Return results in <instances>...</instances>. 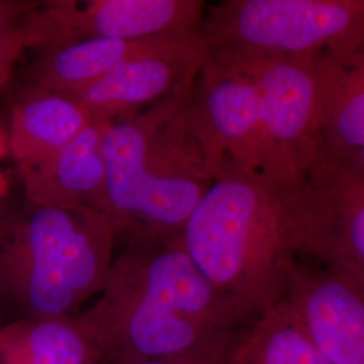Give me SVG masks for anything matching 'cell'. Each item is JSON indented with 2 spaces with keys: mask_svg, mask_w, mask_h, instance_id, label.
Returning <instances> with one entry per match:
<instances>
[{
  "mask_svg": "<svg viewBox=\"0 0 364 364\" xmlns=\"http://www.w3.org/2000/svg\"><path fill=\"white\" fill-rule=\"evenodd\" d=\"M189 122L209 164L220 159L302 181L320 156L313 58L209 48L189 99Z\"/></svg>",
  "mask_w": 364,
  "mask_h": 364,
  "instance_id": "obj_1",
  "label": "cell"
},
{
  "mask_svg": "<svg viewBox=\"0 0 364 364\" xmlns=\"http://www.w3.org/2000/svg\"><path fill=\"white\" fill-rule=\"evenodd\" d=\"M305 186L220 159L182 231L201 273L254 318L287 296Z\"/></svg>",
  "mask_w": 364,
  "mask_h": 364,
  "instance_id": "obj_2",
  "label": "cell"
},
{
  "mask_svg": "<svg viewBox=\"0 0 364 364\" xmlns=\"http://www.w3.org/2000/svg\"><path fill=\"white\" fill-rule=\"evenodd\" d=\"M87 309L105 346L103 362L195 351L235 333L254 317L209 282L182 245L127 243Z\"/></svg>",
  "mask_w": 364,
  "mask_h": 364,
  "instance_id": "obj_3",
  "label": "cell"
},
{
  "mask_svg": "<svg viewBox=\"0 0 364 364\" xmlns=\"http://www.w3.org/2000/svg\"><path fill=\"white\" fill-rule=\"evenodd\" d=\"M193 87L112 119L105 136L108 213L117 240L126 245L181 236L213 181V169L189 122Z\"/></svg>",
  "mask_w": 364,
  "mask_h": 364,
  "instance_id": "obj_4",
  "label": "cell"
},
{
  "mask_svg": "<svg viewBox=\"0 0 364 364\" xmlns=\"http://www.w3.org/2000/svg\"><path fill=\"white\" fill-rule=\"evenodd\" d=\"M117 242L105 212L26 200L0 219L1 324L80 312L102 293Z\"/></svg>",
  "mask_w": 364,
  "mask_h": 364,
  "instance_id": "obj_5",
  "label": "cell"
},
{
  "mask_svg": "<svg viewBox=\"0 0 364 364\" xmlns=\"http://www.w3.org/2000/svg\"><path fill=\"white\" fill-rule=\"evenodd\" d=\"M209 48L314 58L363 49V0H227L207 6L198 27Z\"/></svg>",
  "mask_w": 364,
  "mask_h": 364,
  "instance_id": "obj_6",
  "label": "cell"
},
{
  "mask_svg": "<svg viewBox=\"0 0 364 364\" xmlns=\"http://www.w3.org/2000/svg\"><path fill=\"white\" fill-rule=\"evenodd\" d=\"M364 282V164L320 153L308 171L297 257Z\"/></svg>",
  "mask_w": 364,
  "mask_h": 364,
  "instance_id": "obj_7",
  "label": "cell"
},
{
  "mask_svg": "<svg viewBox=\"0 0 364 364\" xmlns=\"http://www.w3.org/2000/svg\"><path fill=\"white\" fill-rule=\"evenodd\" d=\"M285 299L329 364H364V282L297 260Z\"/></svg>",
  "mask_w": 364,
  "mask_h": 364,
  "instance_id": "obj_8",
  "label": "cell"
},
{
  "mask_svg": "<svg viewBox=\"0 0 364 364\" xmlns=\"http://www.w3.org/2000/svg\"><path fill=\"white\" fill-rule=\"evenodd\" d=\"M208 54L197 28L170 48L117 68L75 99L109 119L139 112L192 88Z\"/></svg>",
  "mask_w": 364,
  "mask_h": 364,
  "instance_id": "obj_9",
  "label": "cell"
},
{
  "mask_svg": "<svg viewBox=\"0 0 364 364\" xmlns=\"http://www.w3.org/2000/svg\"><path fill=\"white\" fill-rule=\"evenodd\" d=\"M205 7L203 0L43 1L55 33L53 45L85 38L142 39L197 30Z\"/></svg>",
  "mask_w": 364,
  "mask_h": 364,
  "instance_id": "obj_10",
  "label": "cell"
},
{
  "mask_svg": "<svg viewBox=\"0 0 364 364\" xmlns=\"http://www.w3.org/2000/svg\"><path fill=\"white\" fill-rule=\"evenodd\" d=\"M313 73L321 154L336 164H364V48L321 53Z\"/></svg>",
  "mask_w": 364,
  "mask_h": 364,
  "instance_id": "obj_11",
  "label": "cell"
},
{
  "mask_svg": "<svg viewBox=\"0 0 364 364\" xmlns=\"http://www.w3.org/2000/svg\"><path fill=\"white\" fill-rule=\"evenodd\" d=\"M189 31L142 39H78L42 46L27 68L28 93L76 97L117 68L170 48Z\"/></svg>",
  "mask_w": 364,
  "mask_h": 364,
  "instance_id": "obj_12",
  "label": "cell"
},
{
  "mask_svg": "<svg viewBox=\"0 0 364 364\" xmlns=\"http://www.w3.org/2000/svg\"><path fill=\"white\" fill-rule=\"evenodd\" d=\"M111 123L109 117L93 115L48 164L21 177L27 201L61 208L85 207L108 213L105 136Z\"/></svg>",
  "mask_w": 364,
  "mask_h": 364,
  "instance_id": "obj_13",
  "label": "cell"
},
{
  "mask_svg": "<svg viewBox=\"0 0 364 364\" xmlns=\"http://www.w3.org/2000/svg\"><path fill=\"white\" fill-rule=\"evenodd\" d=\"M105 346L87 311L0 324V364H100Z\"/></svg>",
  "mask_w": 364,
  "mask_h": 364,
  "instance_id": "obj_14",
  "label": "cell"
},
{
  "mask_svg": "<svg viewBox=\"0 0 364 364\" xmlns=\"http://www.w3.org/2000/svg\"><path fill=\"white\" fill-rule=\"evenodd\" d=\"M93 117L77 99L55 93H27L14 105L9 153L23 177L48 164Z\"/></svg>",
  "mask_w": 364,
  "mask_h": 364,
  "instance_id": "obj_15",
  "label": "cell"
},
{
  "mask_svg": "<svg viewBox=\"0 0 364 364\" xmlns=\"http://www.w3.org/2000/svg\"><path fill=\"white\" fill-rule=\"evenodd\" d=\"M230 364H329L313 344L297 313L281 299L237 336Z\"/></svg>",
  "mask_w": 364,
  "mask_h": 364,
  "instance_id": "obj_16",
  "label": "cell"
},
{
  "mask_svg": "<svg viewBox=\"0 0 364 364\" xmlns=\"http://www.w3.org/2000/svg\"><path fill=\"white\" fill-rule=\"evenodd\" d=\"M53 39L54 28L43 11L42 3L9 38L0 42V90L9 82L14 66L25 49L50 45Z\"/></svg>",
  "mask_w": 364,
  "mask_h": 364,
  "instance_id": "obj_17",
  "label": "cell"
},
{
  "mask_svg": "<svg viewBox=\"0 0 364 364\" xmlns=\"http://www.w3.org/2000/svg\"><path fill=\"white\" fill-rule=\"evenodd\" d=\"M236 338L237 335L232 333L203 348L174 356H162L139 360H114L102 362L100 364H230Z\"/></svg>",
  "mask_w": 364,
  "mask_h": 364,
  "instance_id": "obj_18",
  "label": "cell"
},
{
  "mask_svg": "<svg viewBox=\"0 0 364 364\" xmlns=\"http://www.w3.org/2000/svg\"><path fill=\"white\" fill-rule=\"evenodd\" d=\"M41 4L42 1L0 0V42L9 38Z\"/></svg>",
  "mask_w": 364,
  "mask_h": 364,
  "instance_id": "obj_19",
  "label": "cell"
},
{
  "mask_svg": "<svg viewBox=\"0 0 364 364\" xmlns=\"http://www.w3.org/2000/svg\"><path fill=\"white\" fill-rule=\"evenodd\" d=\"M7 192H9V180L6 174L0 171V203L4 198V196L7 195Z\"/></svg>",
  "mask_w": 364,
  "mask_h": 364,
  "instance_id": "obj_20",
  "label": "cell"
},
{
  "mask_svg": "<svg viewBox=\"0 0 364 364\" xmlns=\"http://www.w3.org/2000/svg\"><path fill=\"white\" fill-rule=\"evenodd\" d=\"M9 151V146H7V136L0 131V158L4 156Z\"/></svg>",
  "mask_w": 364,
  "mask_h": 364,
  "instance_id": "obj_21",
  "label": "cell"
}]
</instances>
